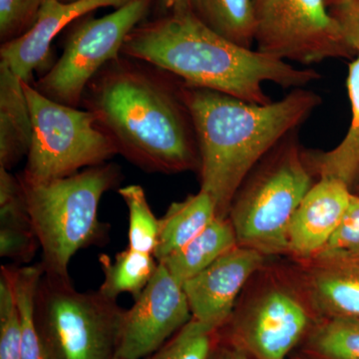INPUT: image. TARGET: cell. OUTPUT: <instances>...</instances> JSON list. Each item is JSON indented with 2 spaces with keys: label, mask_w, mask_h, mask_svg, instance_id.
<instances>
[{
  "label": "cell",
  "mask_w": 359,
  "mask_h": 359,
  "mask_svg": "<svg viewBox=\"0 0 359 359\" xmlns=\"http://www.w3.org/2000/svg\"><path fill=\"white\" fill-rule=\"evenodd\" d=\"M217 217L214 200L205 191L173 203L159 219V238L153 256L160 263L197 237Z\"/></svg>",
  "instance_id": "cell-18"
},
{
  "label": "cell",
  "mask_w": 359,
  "mask_h": 359,
  "mask_svg": "<svg viewBox=\"0 0 359 359\" xmlns=\"http://www.w3.org/2000/svg\"><path fill=\"white\" fill-rule=\"evenodd\" d=\"M125 309L98 290L79 292L70 278L43 276L35 323L45 359H116Z\"/></svg>",
  "instance_id": "cell-6"
},
{
  "label": "cell",
  "mask_w": 359,
  "mask_h": 359,
  "mask_svg": "<svg viewBox=\"0 0 359 359\" xmlns=\"http://www.w3.org/2000/svg\"><path fill=\"white\" fill-rule=\"evenodd\" d=\"M81 106L118 154L150 173L200 169V153L183 83L171 73L120 55L89 82Z\"/></svg>",
  "instance_id": "cell-1"
},
{
  "label": "cell",
  "mask_w": 359,
  "mask_h": 359,
  "mask_svg": "<svg viewBox=\"0 0 359 359\" xmlns=\"http://www.w3.org/2000/svg\"><path fill=\"white\" fill-rule=\"evenodd\" d=\"M211 359H252L241 349L219 339Z\"/></svg>",
  "instance_id": "cell-32"
},
{
  "label": "cell",
  "mask_w": 359,
  "mask_h": 359,
  "mask_svg": "<svg viewBox=\"0 0 359 359\" xmlns=\"http://www.w3.org/2000/svg\"><path fill=\"white\" fill-rule=\"evenodd\" d=\"M40 247L32 219L0 224V256L14 263H30Z\"/></svg>",
  "instance_id": "cell-28"
},
{
  "label": "cell",
  "mask_w": 359,
  "mask_h": 359,
  "mask_svg": "<svg viewBox=\"0 0 359 359\" xmlns=\"http://www.w3.org/2000/svg\"><path fill=\"white\" fill-rule=\"evenodd\" d=\"M0 359H22L18 304L6 266L0 269Z\"/></svg>",
  "instance_id": "cell-27"
},
{
  "label": "cell",
  "mask_w": 359,
  "mask_h": 359,
  "mask_svg": "<svg viewBox=\"0 0 359 359\" xmlns=\"http://www.w3.org/2000/svg\"><path fill=\"white\" fill-rule=\"evenodd\" d=\"M346 89L351 122L346 136L332 150L304 151V155L313 175L339 179L353 190L359 179V51L348 66Z\"/></svg>",
  "instance_id": "cell-17"
},
{
  "label": "cell",
  "mask_w": 359,
  "mask_h": 359,
  "mask_svg": "<svg viewBox=\"0 0 359 359\" xmlns=\"http://www.w3.org/2000/svg\"><path fill=\"white\" fill-rule=\"evenodd\" d=\"M194 0H155L157 15L193 11Z\"/></svg>",
  "instance_id": "cell-31"
},
{
  "label": "cell",
  "mask_w": 359,
  "mask_h": 359,
  "mask_svg": "<svg viewBox=\"0 0 359 359\" xmlns=\"http://www.w3.org/2000/svg\"><path fill=\"white\" fill-rule=\"evenodd\" d=\"M257 50L302 65L351 58L328 0H257Z\"/></svg>",
  "instance_id": "cell-10"
},
{
  "label": "cell",
  "mask_w": 359,
  "mask_h": 359,
  "mask_svg": "<svg viewBox=\"0 0 359 359\" xmlns=\"http://www.w3.org/2000/svg\"><path fill=\"white\" fill-rule=\"evenodd\" d=\"M264 280L219 328V339L252 359H285L308 337L318 314L301 280L273 273Z\"/></svg>",
  "instance_id": "cell-8"
},
{
  "label": "cell",
  "mask_w": 359,
  "mask_h": 359,
  "mask_svg": "<svg viewBox=\"0 0 359 359\" xmlns=\"http://www.w3.org/2000/svg\"><path fill=\"white\" fill-rule=\"evenodd\" d=\"M313 176L294 132L259 162L233 198L228 218L238 244L266 257L287 255L290 222Z\"/></svg>",
  "instance_id": "cell-5"
},
{
  "label": "cell",
  "mask_w": 359,
  "mask_h": 359,
  "mask_svg": "<svg viewBox=\"0 0 359 359\" xmlns=\"http://www.w3.org/2000/svg\"><path fill=\"white\" fill-rule=\"evenodd\" d=\"M219 339L218 328L192 318L164 346L144 359H211Z\"/></svg>",
  "instance_id": "cell-25"
},
{
  "label": "cell",
  "mask_w": 359,
  "mask_h": 359,
  "mask_svg": "<svg viewBox=\"0 0 359 359\" xmlns=\"http://www.w3.org/2000/svg\"><path fill=\"white\" fill-rule=\"evenodd\" d=\"M330 7L341 28L346 43L355 53L359 51V0H335Z\"/></svg>",
  "instance_id": "cell-30"
},
{
  "label": "cell",
  "mask_w": 359,
  "mask_h": 359,
  "mask_svg": "<svg viewBox=\"0 0 359 359\" xmlns=\"http://www.w3.org/2000/svg\"><path fill=\"white\" fill-rule=\"evenodd\" d=\"M344 262H359V196L353 192L348 208L337 231L327 245L309 263L334 264Z\"/></svg>",
  "instance_id": "cell-26"
},
{
  "label": "cell",
  "mask_w": 359,
  "mask_h": 359,
  "mask_svg": "<svg viewBox=\"0 0 359 359\" xmlns=\"http://www.w3.org/2000/svg\"><path fill=\"white\" fill-rule=\"evenodd\" d=\"M353 190L339 179L323 177L297 207L287 233V255L309 263L337 231Z\"/></svg>",
  "instance_id": "cell-14"
},
{
  "label": "cell",
  "mask_w": 359,
  "mask_h": 359,
  "mask_svg": "<svg viewBox=\"0 0 359 359\" xmlns=\"http://www.w3.org/2000/svg\"><path fill=\"white\" fill-rule=\"evenodd\" d=\"M130 0H46L34 25L25 34L1 43L0 63L28 84L35 71L50 69L52 41L63 29L83 16L103 7L119 8Z\"/></svg>",
  "instance_id": "cell-13"
},
{
  "label": "cell",
  "mask_w": 359,
  "mask_h": 359,
  "mask_svg": "<svg viewBox=\"0 0 359 359\" xmlns=\"http://www.w3.org/2000/svg\"><path fill=\"white\" fill-rule=\"evenodd\" d=\"M22 86L32 120L22 181L39 184L65 178L118 154L91 112L51 100L32 84L22 81Z\"/></svg>",
  "instance_id": "cell-7"
},
{
  "label": "cell",
  "mask_w": 359,
  "mask_h": 359,
  "mask_svg": "<svg viewBox=\"0 0 359 359\" xmlns=\"http://www.w3.org/2000/svg\"><path fill=\"white\" fill-rule=\"evenodd\" d=\"M46 0H0L1 43L25 34L34 25Z\"/></svg>",
  "instance_id": "cell-29"
},
{
  "label": "cell",
  "mask_w": 359,
  "mask_h": 359,
  "mask_svg": "<svg viewBox=\"0 0 359 359\" xmlns=\"http://www.w3.org/2000/svg\"><path fill=\"white\" fill-rule=\"evenodd\" d=\"M238 245L230 219L217 217L197 237L160 264L183 285Z\"/></svg>",
  "instance_id": "cell-19"
},
{
  "label": "cell",
  "mask_w": 359,
  "mask_h": 359,
  "mask_svg": "<svg viewBox=\"0 0 359 359\" xmlns=\"http://www.w3.org/2000/svg\"><path fill=\"white\" fill-rule=\"evenodd\" d=\"M183 94L199 146L201 190L211 196L223 219L252 170L323 103L304 88L266 104L184 83Z\"/></svg>",
  "instance_id": "cell-3"
},
{
  "label": "cell",
  "mask_w": 359,
  "mask_h": 359,
  "mask_svg": "<svg viewBox=\"0 0 359 359\" xmlns=\"http://www.w3.org/2000/svg\"><path fill=\"white\" fill-rule=\"evenodd\" d=\"M60 1H63V2H70V1H74V0H60Z\"/></svg>",
  "instance_id": "cell-35"
},
{
  "label": "cell",
  "mask_w": 359,
  "mask_h": 359,
  "mask_svg": "<svg viewBox=\"0 0 359 359\" xmlns=\"http://www.w3.org/2000/svg\"><path fill=\"white\" fill-rule=\"evenodd\" d=\"M128 208V248L145 254H154L159 238L160 221L156 218L139 185L123 187L118 190Z\"/></svg>",
  "instance_id": "cell-24"
},
{
  "label": "cell",
  "mask_w": 359,
  "mask_h": 359,
  "mask_svg": "<svg viewBox=\"0 0 359 359\" xmlns=\"http://www.w3.org/2000/svg\"><path fill=\"white\" fill-rule=\"evenodd\" d=\"M306 344L314 359H359V316L323 318Z\"/></svg>",
  "instance_id": "cell-23"
},
{
  "label": "cell",
  "mask_w": 359,
  "mask_h": 359,
  "mask_svg": "<svg viewBox=\"0 0 359 359\" xmlns=\"http://www.w3.org/2000/svg\"><path fill=\"white\" fill-rule=\"evenodd\" d=\"M99 263L104 273L99 292L112 299L128 292L133 295L134 301L147 287L159 266V262L153 255L130 248L118 252L114 261L107 255H99Z\"/></svg>",
  "instance_id": "cell-21"
},
{
  "label": "cell",
  "mask_w": 359,
  "mask_h": 359,
  "mask_svg": "<svg viewBox=\"0 0 359 359\" xmlns=\"http://www.w3.org/2000/svg\"><path fill=\"white\" fill-rule=\"evenodd\" d=\"M301 282L323 318L359 316V262L306 263Z\"/></svg>",
  "instance_id": "cell-15"
},
{
  "label": "cell",
  "mask_w": 359,
  "mask_h": 359,
  "mask_svg": "<svg viewBox=\"0 0 359 359\" xmlns=\"http://www.w3.org/2000/svg\"><path fill=\"white\" fill-rule=\"evenodd\" d=\"M121 54L157 66L187 86L250 103L271 102L264 90L268 82L297 89L321 77L313 68H299L224 39L192 11L144 20L125 40Z\"/></svg>",
  "instance_id": "cell-2"
},
{
  "label": "cell",
  "mask_w": 359,
  "mask_h": 359,
  "mask_svg": "<svg viewBox=\"0 0 359 359\" xmlns=\"http://www.w3.org/2000/svg\"><path fill=\"white\" fill-rule=\"evenodd\" d=\"M120 180V167L107 162L46 183H26L20 178L45 275L70 278L74 255L107 240L109 226L99 221V205Z\"/></svg>",
  "instance_id": "cell-4"
},
{
  "label": "cell",
  "mask_w": 359,
  "mask_h": 359,
  "mask_svg": "<svg viewBox=\"0 0 359 359\" xmlns=\"http://www.w3.org/2000/svg\"><path fill=\"white\" fill-rule=\"evenodd\" d=\"M335 1V0H328V4H330V6H332V4H334V2Z\"/></svg>",
  "instance_id": "cell-34"
},
{
  "label": "cell",
  "mask_w": 359,
  "mask_h": 359,
  "mask_svg": "<svg viewBox=\"0 0 359 359\" xmlns=\"http://www.w3.org/2000/svg\"><path fill=\"white\" fill-rule=\"evenodd\" d=\"M116 359H120V358H116Z\"/></svg>",
  "instance_id": "cell-36"
},
{
  "label": "cell",
  "mask_w": 359,
  "mask_h": 359,
  "mask_svg": "<svg viewBox=\"0 0 359 359\" xmlns=\"http://www.w3.org/2000/svg\"><path fill=\"white\" fill-rule=\"evenodd\" d=\"M257 0H194L193 11L224 39L252 48Z\"/></svg>",
  "instance_id": "cell-20"
},
{
  "label": "cell",
  "mask_w": 359,
  "mask_h": 359,
  "mask_svg": "<svg viewBox=\"0 0 359 359\" xmlns=\"http://www.w3.org/2000/svg\"><path fill=\"white\" fill-rule=\"evenodd\" d=\"M353 192L355 194V195L359 196V179L353 188Z\"/></svg>",
  "instance_id": "cell-33"
},
{
  "label": "cell",
  "mask_w": 359,
  "mask_h": 359,
  "mask_svg": "<svg viewBox=\"0 0 359 359\" xmlns=\"http://www.w3.org/2000/svg\"><path fill=\"white\" fill-rule=\"evenodd\" d=\"M266 256L238 245L182 285L194 320L222 328L237 308L250 278L264 269Z\"/></svg>",
  "instance_id": "cell-12"
},
{
  "label": "cell",
  "mask_w": 359,
  "mask_h": 359,
  "mask_svg": "<svg viewBox=\"0 0 359 359\" xmlns=\"http://www.w3.org/2000/svg\"><path fill=\"white\" fill-rule=\"evenodd\" d=\"M18 304L22 359H45L35 323V297L44 271L41 264L34 266H6Z\"/></svg>",
  "instance_id": "cell-22"
},
{
  "label": "cell",
  "mask_w": 359,
  "mask_h": 359,
  "mask_svg": "<svg viewBox=\"0 0 359 359\" xmlns=\"http://www.w3.org/2000/svg\"><path fill=\"white\" fill-rule=\"evenodd\" d=\"M32 120L22 80L0 63V167L11 169L27 157Z\"/></svg>",
  "instance_id": "cell-16"
},
{
  "label": "cell",
  "mask_w": 359,
  "mask_h": 359,
  "mask_svg": "<svg viewBox=\"0 0 359 359\" xmlns=\"http://www.w3.org/2000/svg\"><path fill=\"white\" fill-rule=\"evenodd\" d=\"M155 0H130L113 13L75 21L63 53L33 86L56 102L79 107L89 82L104 66L121 55L130 33L147 20Z\"/></svg>",
  "instance_id": "cell-9"
},
{
  "label": "cell",
  "mask_w": 359,
  "mask_h": 359,
  "mask_svg": "<svg viewBox=\"0 0 359 359\" xmlns=\"http://www.w3.org/2000/svg\"><path fill=\"white\" fill-rule=\"evenodd\" d=\"M192 318L183 287L159 263L133 306L125 309L117 358H147Z\"/></svg>",
  "instance_id": "cell-11"
}]
</instances>
